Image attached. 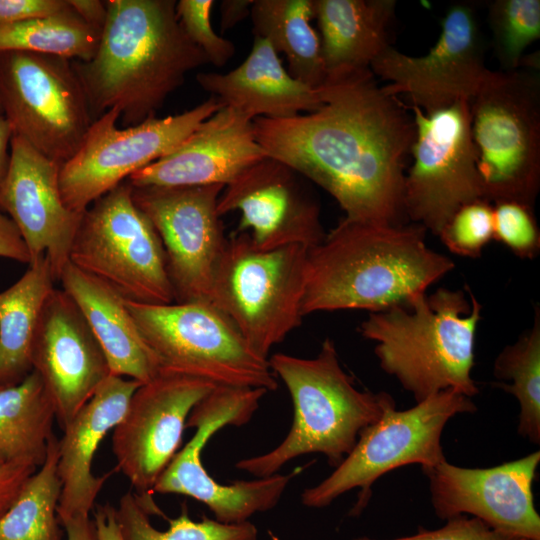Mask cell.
Returning a JSON list of instances; mask_svg holds the SVG:
<instances>
[{"instance_id":"41","label":"cell","mask_w":540,"mask_h":540,"mask_svg":"<svg viewBox=\"0 0 540 540\" xmlns=\"http://www.w3.org/2000/svg\"><path fill=\"white\" fill-rule=\"evenodd\" d=\"M0 257L30 264L29 251L13 221L0 212Z\"/></svg>"},{"instance_id":"35","label":"cell","mask_w":540,"mask_h":540,"mask_svg":"<svg viewBox=\"0 0 540 540\" xmlns=\"http://www.w3.org/2000/svg\"><path fill=\"white\" fill-rule=\"evenodd\" d=\"M453 254L477 258L494 239L493 206L485 199L460 207L438 234Z\"/></svg>"},{"instance_id":"6","label":"cell","mask_w":540,"mask_h":540,"mask_svg":"<svg viewBox=\"0 0 540 540\" xmlns=\"http://www.w3.org/2000/svg\"><path fill=\"white\" fill-rule=\"evenodd\" d=\"M307 255L302 245L259 249L247 232L234 231L226 241L211 302L262 358L302 322Z\"/></svg>"},{"instance_id":"36","label":"cell","mask_w":540,"mask_h":540,"mask_svg":"<svg viewBox=\"0 0 540 540\" xmlns=\"http://www.w3.org/2000/svg\"><path fill=\"white\" fill-rule=\"evenodd\" d=\"M493 224L494 239L513 254L523 259H533L538 255L540 231L532 207L514 201L496 203Z\"/></svg>"},{"instance_id":"24","label":"cell","mask_w":540,"mask_h":540,"mask_svg":"<svg viewBox=\"0 0 540 540\" xmlns=\"http://www.w3.org/2000/svg\"><path fill=\"white\" fill-rule=\"evenodd\" d=\"M196 81L222 106L250 119L290 118L317 110L323 103L320 88L292 77L271 44L254 35L250 53L227 73L201 72Z\"/></svg>"},{"instance_id":"30","label":"cell","mask_w":540,"mask_h":540,"mask_svg":"<svg viewBox=\"0 0 540 540\" xmlns=\"http://www.w3.org/2000/svg\"><path fill=\"white\" fill-rule=\"evenodd\" d=\"M57 463L58 438L53 434L44 463L0 518V540H63L57 515L61 495Z\"/></svg>"},{"instance_id":"28","label":"cell","mask_w":540,"mask_h":540,"mask_svg":"<svg viewBox=\"0 0 540 540\" xmlns=\"http://www.w3.org/2000/svg\"><path fill=\"white\" fill-rule=\"evenodd\" d=\"M250 16L254 35L285 55L292 77L313 88L325 83L320 37L310 24L313 0H254Z\"/></svg>"},{"instance_id":"31","label":"cell","mask_w":540,"mask_h":540,"mask_svg":"<svg viewBox=\"0 0 540 540\" xmlns=\"http://www.w3.org/2000/svg\"><path fill=\"white\" fill-rule=\"evenodd\" d=\"M101 31L85 22L70 5L51 16L0 25V51H25L87 62L97 51Z\"/></svg>"},{"instance_id":"20","label":"cell","mask_w":540,"mask_h":540,"mask_svg":"<svg viewBox=\"0 0 540 540\" xmlns=\"http://www.w3.org/2000/svg\"><path fill=\"white\" fill-rule=\"evenodd\" d=\"M32 370L41 378L62 430L110 376L102 348L75 302L54 289L39 319Z\"/></svg>"},{"instance_id":"23","label":"cell","mask_w":540,"mask_h":540,"mask_svg":"<svg viewBox=\"0 0 540 540\" xmlns=\"http://www.w3.org/2000/svg\"><path fill=\"white\" fill-rule=\"evenodd\" d=\"M141 383L110 375L63 429L58 439L57 470L61 495L57 515L60 523L89 516L110 473L95 476L92 465L98 446L122 419Z\"/></svg>"},{"instance_id":"42","label":"cell","mask_w":540,"mask_h":540,"mask_svg":"<svg viewBox=\"0 0 540 540\" xmlns=\"http://www.w3.org/2000/svg\"><path fill=\"white\" fill-rule=\"evenodd\" d=\"M93 520L98 540H123L116 519V508L110 503L97 505Z\"/></svg>"},{"instance_id":"16","label":"cell","mask_w":540,"mask_h":540,"mask_svg":"<svg viewBox=\"0 0 540 540\" xmlns=\"http://www.w3.org/2000/svg\"><path fill=\"white\" fill-rule=\"evenodd\" d=\"M223 188L132 187L135 204L161 240L175 302H211L214 273L227 241L217 212Z\"/></svg>"},{"instance_id":"32","label":"cell","mask_w":540,"mask_h":540,"mask_svg":"<svg viewBox=\"0 0 540 540\" xmlns=\"http://www.w3.org/2000/svg\"><path fill=\"white\" fill-rule=\"evenodd\" d=\"M493 385L513 395L519 403L517 431L533 444L540 443V310L534 309L533 324L517 341L498 354Z\"/></svg>"},{"instance_id":"11","label":"cell","mask_w":540,"mask_h":540,"mask_svg":"<svg viewBox=\"0 0 540 540\" xmlns=\"http://www.w3.org/2000/svg\"><path fill=\"white\" fill-rule=\"evenodd\" d=\"M266 393L261 388L218 386L198 402L186 422V428H196V432L164 469L153 492L191 497L226 524L242 523L257 512L274 508L298 470L224 485L209 475L201 461L209 439L227 425L246 424Z\"/></svg>"},{"instance_id":"18","label":"cell","mask_w":540,"mask_h":540,"mask_svg":"<svg viewBox=\"0 0 540 540\" xmlns=\"http://www.w3.org/2000/svg\"><path fill=\"white\" fill-rule=\"evenodd\" d=\"M539 463L537 450L490 468L460 467L445 459L422 471L440 519L468 515L500 532L540 540V516L532 492Z\"/></svg>"},{"instance_id":"13","label":"cell","mask_w":540,"mask_h":540,"mask_svg":"<svg viewBox=\"0 0 540 540\" xmlns=\"http://www.w3.org/2000/svg\"><path fill=\"white\" fill-rule=\"evenodd\" d=\"M222 107L213 96L181 114L150 117L120 129V113L110 109L95 119L79 149L59 171L66 206L83 214L97 199L133 173L164 157Z\"/></svg>"},{"instance_id":"22","label":"cell","mask_w":540,"mask_h":540,"mask_svg":"<svg viewBox=\"0 0 540 540\" xmlns=\"http://www.w3.org/2000/svg\"><path fill=\"white\" fill-rule=\"evenodd\" d=\"M266 157L256 139L253 120L222 106L173 151L127 181L134 188L226 186Z\"/></svg>"},{"instance_id":"1","label":"cell","mask_w":540,"mask_h":540,"mask_svg":"<svg viewBox=\"0 0 540 540\" xmlns=\"http://www.w3.org/2000/svg\"><path fill=\"white\" fill-rule=\"evenodd\" d=\"M323 103L290 118L253 119L256 139L277 159L327 191L362 223L403 224L405 164L415 122L371 69L327 79Z\"/></svg>"},{"instance_id":"8","label":"cell","mask_w":540,"mask_h":540,"mask_svg":"<svg viewBox=\"0 0 540 540\" xmlns=\"http://www.w3.org/2000/svg\"><path fill=\"white\" fill-rule=\"evenodd\" d=\"M137 328L163 371L217 386L276 390L268 359L251 350L211 302L141 304L126 301Z\"/></svg>"},{"instance_id":"40","label":"cell","mask_w":540,"mask_h":540,"mask_svg":"<svg viewBox=\"0 0 540 540\" xmlns=\"http://www.w3.org/2000/svg\"><path fill=\"white\" fill-rule=\"evenodd\" d=\"M37 467L30 463L0 464V518L13 504Z\"/></svg>"},{"instance_id":"14","label":"cell","mask_w":540,"mask_h":540,"mask_svg":"<svg viewBox=\"0 0 540 540\" xmlns=\"http://www.w3.org/2000/svg\"><path fill=\"white\" fill-rule=\"evenodd\" d=\"M411 110L416 133L413 163L405 176L404 212L411 222L438 236L460 207L485 199L469 101L429 113L413 105Z\"/></svg>"},{"instance_id":"2","label":"cell","mask_w":540,"mask_h":540,"mask_svg":"<svg viewBox=\"0 0 540 540\" xmlns=\"http://www.w3.org/2000/svg\"><path fill=\"white\" fill-rule=\"evenodd\" d=\"M105 2L95 55L72 66L91 116L117 109L130 127L155 116L186 75L208 60L183 31L174 0Z\"/></svg>"},{"instance_id":"12","label":"cell","mask_w":540,"mask_h":540,"mask_svg":"<svg viewBox=\"0 0 540 540\" xmlns=\"http://www.w3.org/2000/svg\"><path fill=\"white\" fill-rule=\"evenodd\" d=\"M0 104L13 135L60 167L92 123L72 61L62 57L0 51Z\"/></svg>"},{"instance_id":"46","label":"cell","mask_w":540,"mask_h":540,"mask_svg":"<svg viewBox=\"0 0 540 540\" xmlns=\"http://www.w3.org/2000/svg\"><path fill=\"white\" fill-rule=\"evenodd\" d=\"M12 135L13 133L8 121L3 115H0V187L9 167L10 153L8 152V147L10 146Z\"/></svg>"},{"instance_id":"47","label":"cell","mask_w":540,"mask_h":540,"mask_svg":"<svg viewBox=\"0 0 540 540\" xmlns=\"http://www.w3.org/2000/svg\"><path fill=\"white\" fill-rule=\"evenodd\" d=\"M0 115H3L1 104H0Z\"/></svg>"},{"instance_id":"26","label":"cell","mask_w":540,"mask_h":540,"mask_svg":"<svg viewBox=\"0 0 540 540\" xmlns=\"http://www.w3.org/2000/svg\"><path fill=\"white\" fill-rule=\"evenodd\" d=\"M326 80L370 69L391 44L394 0H313Z\"/></svg>"},{"instance_id":"48","label":"cell","mask_w":540,"mask_h":540,"mask_svg":"<svg viewBox=\"0 0 540 540\" xmlns=\"http://www.w3.org/2000/svg\"><path fill=\"white\" fill-rule=\"evenodd\" d=\"M0 388H2V387H0Z\"/></svg>"},{"instance_id":"21","label":"cell","mask_w":540,"mask_h":540,"mask_svg":"<svg viewBox=\"0 0 540 540\" xmlns=\"http://www.w3.org/2000/svg\"><path fill=\"white\" fill-rule=\"evenodd\" d=\"M60 166L23 138L12 135L9 167L0 187L7 212L29 251L31 262L46 255L56 281L69 263L83 214L70 210L59 186Z\"/></svg>"},{"instance_id":"4","label":"cell","mask_w":540,"mask_h":540,"mask_svg":"<svg viewBox=\"0 0 540 540\" xmlns=\"http://www.w3.org/2000/svg\"><path fill=\"white\" fill-rule=\"evenodd\" d=\"M438 288L408 305L370 313L360 334L376 343L381 369L411 393L416 403L444 390L472 398L475 336L482 305L466 287Z\"/></svg>"},{"instance_id":"34","label":"cell","mask_w":540,"mask_h":540,"mask_svg":"<svg viewBox=\"0 0 540 540\" xmlns=\"http://www.w3.org/2000/svg\"><path fill=\"white\" fill-rule=\"evenodd\" d=\"M488 19L503 72L518 70L523 52L540 36V1H493Z\"/></svg>"},{"instance_id":"37","label":"cell","mask_w":540,"mask_h":540,"mask_svg":"<svg viewBox=\"0 0 540 540\" xmlns=\"http://www.w3.org/2000/svg\"><path fill=\"white\" fill-rule=\"evenodd\" d=\"M214 4L212 0H180L176 14L186 36L204 53L208 63L222 67L234 56L235 46L214 31L210 21Z\"/></svg>"},{"instance_id":"33","label":"cell","mask_w":540,"mask_h":540,"mask_svg":"<svg viewBox=\"0 0 540 540\" xmlns=\"http://www.w3.org/2000/svg\"><path fill=\"white\" fill-rule=\"evenodd\" d=\"M134 492L122 495L116 519L123 540H257L258 531L249 521L226 524L203 517L192 520L185 506L178 517L169 519L166 531L156 529Z\"/></svg>"},{"instance_id":"43","label":"cell","mask_w":540,"mask_h":540,"mask_svg":"<svg viewBox=\"0 0 540 540\" xmlns=\"http://www.w3.org/2000/svg\"><path fill=\"white\" fill-rule=\"evenodd\" d=\"M74 11L88 24L102 30L106 17V2L99 0H68Z\"/></svg>"},{"instance_id":"7","label":"cell","mask_w":540,"mask_h":540,"mask_svg":"<svg viewBox=\"0 0 540 540\" xmlns=\"http://www.w3.org/2000/svg\"><path fill=\"white\" fill-rule=\"evenodd\" d=\"M469 111L485 199L533 208L540 187L539 75L491 71Z\"/></svg>"},{"instance_id":"29","label":"cell","mask_w":540,"mask_h":540,"mask_svg":"<svg viewBox=\"0 0 540 540\" xmlns=\"http://www.w3.org/2000/svg\"><path fill=\"white\" fill-rule=\"evenodd\" d=\"M54 420V406L34 370L20 383L0 388V464L40 467L54 434Z\"/></svg>"},{"instance_id":"45","label":"cell","mask_w":540,"mask_h":540,"mask_svg":"<svg viewBox=\"0 0 540 540\" xmlns=\"http://www.w3.org/2000/svg\"><path fill=\"white\" fill-rule=\"evenodd\" d=\"M61 525L66 532V540H98L96 526L90 516L70 518Z\"/></svg>"},{"instance_id":"10","label":"cell","mask_w":540,"mask_h":540,"mask_svg":"<svg viewBox=\"0 0 540 540\" xmlns=\"http://www.w3.org/2000/svg\"><path fill=\"white\" fill-rule=\"evenodd\" d=\"M69 262L126 301L175 302L161 240L135 204L127 180L85 210Z\"/></svg>"},{"instance_id":"44","label":"cell","mask_w":540,"mask_h":540,"mask_svg":"<svg viewBox=\"0 0 540 540\" xmlns=\"http://www.w3.org/2000/svg\"><path fill=\"white\" fill-rule=\"evenodd\" d=\"M253 0H223L220 4V27L222 32L232 29L248 15Z\"/></svg>"},{"instance_id":"5","label":"cell","mask_w":540,"mask_h":540,"mask_svg":"<svg viewBox=\"0 0 540 540\" xmlns=\"http://www.w3.org/2000/svg\"><path fill=\"white\" fill-rule=\"evenodd\" d=\"M268 362L287 387L294 413L289 433L278 446L236 463L238 469L257 478L276 474L292 459L312 453L322 454L331 467H337L361 432L396 408L390 394L355 386L330 338L313 358L275 353Z\"/></svg>"},{"instance_id":"25","label":"cell","mask_w":540,"mask_h":540,"mask_svg":"<svg viewBox=\"0 0 540 540\" xmlns=\"http://www.w3.org/2000/svg\"><path fill=\"white\" fill-rule=\"evenodd\" d=\"M58 281L102 348L111 375L143 384L160 373L159 361L142 338L122 296L70 262Z\"/></svg>"},{"instance_id":"17","label":"cell","mask_w":540,"mask_h":540,"mask_svg":"<svg viewBox=\"0 0 540 540\" xmlns=\"http://www.w3.org/2000/svg\"><path fill=\"white\" fill-rule=\"evenodd\" d=\"M370 69L389 82V92L409 96L425 113L470 101L491 73L484 64L475 10L466 2L449 7L439 38L426 54L414 57L389 46Z\"/></svg>"},{"instance_id":"39","label":"cell","mask_w":540,"mask_h":540,"mask_svg":"<svg viewBox=\"0 0 540 540\" xmlns=\"http://www.w3.org/2000/svg\"><path fill=\"white\" fill-rule=\"evenodd\" d=\"M69 6L68 0H0V25L51 16Z\"/></svg>"},{"instance_id":"9","label":"cell","mask_w":540,"mask_h":540,"mask_svg":"<svg viewBox=\"0 0 540 540\" xmlns=\"http://www.w3.org/2000/svg\"><path fill=\"white\" fill-rule=\"evenodd\" d=\"M477 410L472 398L448 389L406 410L387 411L365 428L354 448L334 471L301 493V502L323 508L352 489H359L350 514L359 515L367 506L371 487L381 476L399 467L419 464L421 469L445 460L441 437L450 419Z\"/></svg>"},{"instance_id":"19","label":"cell","mask_w":540,"mask_h":540,"mask_svg":"<svg viewBox=\"0 0 540 540\" xmlns=\"http://www.w3.org/2000/svg\"><path fill=\"white\" fill-rule=\"evenodd\" d=\"M304 179L287 164L268 156L224 186L217 212L222 217L239 211L235 232H247L259 249L288 245L310 249L326 234L319 204Z\"/></svg>"},{"instance_id":"27","label":"cell","mask_w":540,"mask_h":540,"mask_svg":"<svg viewBox=\"0 0 540 540\" xmlns=\"http://www.w3.org/2000/svg\"><path fill=\"white\" fill-rule=\"evenodd\" d=\"M56 281L46 255L0 292V387L20 383L32 371V347L44 304Z\"/></svg>"},{"instance_id":"38","label":"cell","mask_w":540,"mask_h":540,"mask_svg":"<svg viewBox=\"0 0 540 540\" xmlns=\"http://www.w3.org/2000/svg\"><path fill=\"white\" fill-rule=\"evenodd\" d=\"M352 540H378L366 536ZM386 540H526L492 529L478 518L459 515L446 520V523L437 529L427 530L420 528L413 535L386 539Z\"/></svg>"},{"instance_id":"15","label":"cell","mask_w":540,"mask_h":540,"mask_svg":"<svg viewBox=\"0 0 540 540\" xmlns=\"http://www.w3.org/2000/svg\"><path fill=\"white\" fill-rule=\"evenodd\" d=\"M217 385L202 378L163 371L141 384L113 429L118 469L149 515L164 516L154 486L180 447L188 416Z\"/></svg>"},{"instance_id":"3","label":"cell","mask_w":540,"mask_h":540,"mask_svg":"<svg viewBox=\"0 0 540 540\" xmlns=\"http://www.w3.org/2000/svg\"><path fill=\"white\" fill-rule=\"evenodd\" d=\"M417 223L341 220L308 249L303 317L315 312L408 305L453 270L451 258L430 249Z\"/></svg>"}]
</instances>
